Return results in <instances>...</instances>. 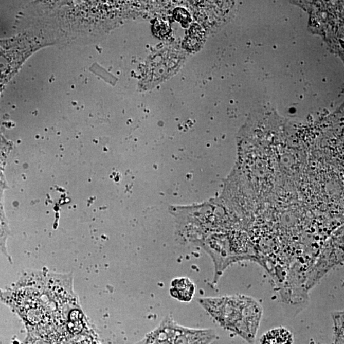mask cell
<instances>
[{
  "label": "cell",
  "mask_w": 344,
  "mask_h": 344,
  "mask_svg": "<svg viewBox=\"0 0 344 344\" xmlns=\"http://www.w3.org/2000/svg\"><path fill=\"white\" fill-rule=\"evenodd\" d=\"M201 305L221 327L252 343L260 325L263 309L257 301L245 296L202 298Z\"/></svg>",
  "instance_id": "obj_1"
},
{
  "label": "cell",
  "mask_w": 344,
  "mask_h": 344,
  "mask_svg": "<svg viewBox=\"0 0 344 344\" xmlns=\"http://www.w3.org/2000/svg\"><path fill=\"white\" fill-rule=\"evenodd\" d=\"M169 292L174 299L182 302H189L195 294V284L188 277H178L170 282Z\"/></svg>",
  "instance_id": "obj_4"
},
{
  "label": "cell",
  "mask_w": 344,
  "mask_h": 344,
  "mask_svg": "<svg viewBox=\"0 0 344 344\" xmlns=\"http://www.w3.org/2000/svg\"><path fill=\"white\" fill-rule=\"evenodd\" d=\"M216 337L214 330L190 329L177 324L172 344H212Z\"/></svg>",
  "instance_id": "obj_2"
},
{
  "label": "cell",
  "mask_w": 344,
  "mask_h": 344,
  "mask_svg": "<svg viewBox=\"0 0 344 344\" xmlns=\"http://www.w3.org/2000/svg\"><path fill=\"white\" fill-rule=\"evenodd\" d=\"M177 324L172 317L167 316L156 329L135 344H172Z\"/></svg>",
  "instance_id": "obj_3"
},
{
  "label": "cell",
  "mask_w": 344,
  "mask_h": 344,
  "mask_svg": "<svg viewBox=\"0 0 344 344\" xmlns=\"http://www.w3.org/2000/svg\"><path fill=\"white\" fill-rule=\"evenodd\" d=\"M293 335L284 328H277L263 335L261 344H292Z\"/></svg>",
  "instance_id": "obj_5"
}]
</instances>
